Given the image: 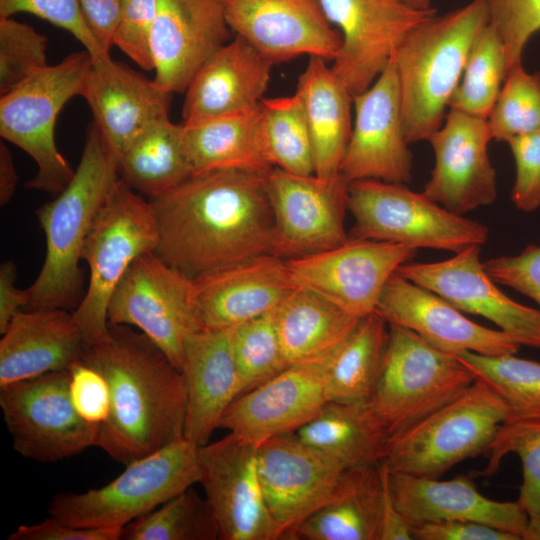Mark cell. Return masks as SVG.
I'll list each match as a JSON object with an SVG mask.
<instances>
[{
  "label": "cell",
  "instance_id": "6da1fadb",
  "mask_svg": "<svg viewBox=\"0 0 540 540\" xmlns=\"http://www.w3.org/2000/svg\"><path fill=\"white\" fill-rule=\"evenodd\" d=\"M266 176L241 170L193 174L149 199L159 236L154 253L192 280L274 255L275 222Z\"/></svg>",
  "mask_w": 540,
  "mask_h": 540
},
{
  "label": "cell",
  "instance_id": "7a4b0ae2",
  "mask_svg": "<svg viewBox=\"0 0 540 540\" xmlns=\"http://www.w3.org/2000/svg\"><path fill=\"white\" fill-rule=\"evenodd\" d=\"M106 340L87 346L82 361L106 378L110 413L98 447L124 464L184 437V376L144 333L109 327Z\"/></svg>",
  "mask_w": 540,
  "mask_h": 540
},
{
  "label": "cell",
  "instance_id": "3957f363",
  "mask_svg": "<svg viewBox=\"0 0 540 540\" xmlns=\"http://www.w3.org/2000/svg\"><path fill=\"white\" fill-rule=\"evenodd\" d=\"M118 179L117 159L93 122L72 180L36 211L46 254L38 276L27 288L29 301L24 310L60 308L73 312L80 304L84 295L79 266L83 245Z\"/></svg>",
  "mask_w": 540,
  "mask_h": 540
},
{
  "label": "cell",
  "instance_id": "277c9868",
  "mask_svg": "<svg viewBox=\"0 0 540 540\" xmlns=\"http://www.w3.org/2000/svg\"><path fill=\"white\" fill-rule=\"evenodd\" d=\"M490 22L489 0H471L413 30L394 54L409 143L442 125L469 53Z\"/></svg>",
  "mask_w": 540,
  "mask_h": 540
},
{
  "label": "cell",
  "instance_id": "5b68a950",
  "mask_svg": "<svg viewBox=\"0 0 540 540\" xmlns=\"http://www.w3.org/2000/svg\"><path fill=\"white\" fill-rule=\"evenodd\" d=\"M508 419L503 399L475 379L456 398L392 433L383 460L394 472L439 478L460 462L488 453Z\"/></svg>",
  "mask_w": 540,
  "mask_h": 540
},
{
  "label": "cell",
  "instance_id": "8992f818",
  "mask_svg": "<svg viewBox=\"0 0 540 540\" xmlns=\"http://www.w3.org/2000/svg\"><path fill=\"white\" fill-rule=\"evenodd\" d=\"M158 239L150 201L119 178L97 212L81 254L89 282L73 316L87 346L108 338L107 307L113 291L137 257L154 252Z\"/></svg>",
  "mask_w": 540,
  "mask_h": 540
},
{
  "label": "cell",
  "instance_id": "52a82bcc",
  "mask_svg": "<svg viewBox=\"0 0 540 540\" xmlns=\"http://www.w3.org/2000/svg\"><path fill=\"white\" fill-rule=\"evenodd\" d=\"M198 448L184 437L136 459L109 484L82 493H60L48 514L82 528L123 529L200 481Z\"/></svg>",
  "mask_w": 540,
  "mask_h": 540
},
{
  "label": "cell",
  "instance_id": "ba28073f",
  "mask_svg": "<svg viewBox=\"0 0 540 540\" xmlns=\"http://www.w3.org/2000/svg\"><path fill=\"white\" fill-rule=\"evenodd\" d=\"M91 66L88 51L74 52L1 95V137L24 150L37 165L26 188L57 196L72 180L75 170L57 148L55 124L64 105L81 96Z\"/></svg>",
  "mask_w": 540,
  "mask_h": 540
},
{
  "label": "cell",
  "instance_id": "9c48e42d",
  "mask_svg": "<svg viewBox=\"0 0 540 540\" xmlns=\"http://www.w3.org/2000/svg\"><path fill=\"white\" fill-rule=\"evenodd\" d=\"M355 238L458 253L482 246L486 225L455 214L406 184L365 179L348 183Z\"/></svg>",
  "mask_w": 540,
  "mask_h": 540
},
{
  "label": "cell",
  "instance_id": "30bf717a",
  "mask_svg": "<svg viewBox=\"0 0 540 540\" xmlns=\"http://www.w3.org/2000/svg\"><path fill=\"white\" fill-rule=\"evenodd\" d=\"M388 326L381 370L369 402L392 434L456 398L476 378L454 354L407 328Z\"/></svg>",
  "mask_w": 540,
  "mask_h": 540
},
{
  "label": "cell",
  "instance_id": "8fae6325",
  "mask_svg": "<svg viewBox=\"0 0 540 540\" xmlns=\"http://www.w3.org/2000/svg\"><path fill=\"white\" fill-rule=\"evenodd\" d=\"M107 323L138 328L180 371L187 337L205 329L194 281L154 252L137 257L121 278L109 300Z\"/></svg>",
  "mask_w": 540,
  "mask_h": 540
},
{
  "label": "cell",
  "instance_id": "7c38bea8",
  "mask_svg": "<svg viewBox=\"0 0 540 540\" xmlns=\"http://www.w3.org/2000/svg\"><path fill=\"white\" fill-rule=\"evenodd\" d=\"M68 370L0 386V407L14 450L55 463L97 446L100 426L82 419L69 393Z\"/></svg>",
  "mask_w": 540,
  "mask_h": 540
},
{
  "label": "cell",
  "instance_id": "4fadbf2b",
  "mask_svg": "<svg viewBox=\"0 0 540 540\" xmlns=\"http://www.w3.org/2000/svg\"><path fill=\"white\" fill-rule=\"evenodd\" d=\"M342 43L332 70L352 96L385 70L396 50L417 27L437 15L404 0H320Z\"/></svg>",
  "mask_w": 540,
  "mask_h": 540
},
{
  "label": "cell",
  "instance_id": "5bb4252c",
  "mask_svg": "<svg viewBox=\"0 0 540 540\" xmlns=\"http://www.w3.org/2000/svg\"><path fill=\"white\" fill-rule=\"evenodd\" d=\"M257 462L278 540H294L299 526L332 498L347 469L293 433L260 444Z\"/></svg>",
  "mask_w": 540,
  "mask_h": 540
},
{
  "label": "cell",
  "instance_id": "9a60e30c",
  "mask_svg": "<svg viewBox=\"0 0 540 540\" xmlns=\"http://www.w3.org/2000/svg\"><path fill=\"white\" fill-rule=\"evenodd\" d=\"M416 251L401 244L354 237L334 248L286 262L298 286L363 318L375 313L389 278L410 262Z\"/></svg>",
  "mask_w": 540,
  "mask_h": 540
},
{
  "label": "cell",
  "instance_id": "2e32d148",
  "mask_svg": "<svg viewBox=\"0 0 540 540\" xmlns=\"http://www.w3.org/2000/svg\"><path fill=\"white\" fill-rule=\"evenodd\" d=\"M275 222L274 255L285 260L345 243L348 183L273 168L266 176Z\"/></svg>",
  "mask_w": 540,
  "mask_h": 540
},
{
  "label": "cell",
  "instance_id": "e0dca14e",
  "mask_svg": "<svg viewBox=\"0 0 540 540\" xmlns=\"http://www.w3.org/2000/svg\"><path fill=\"white\" fill-rule=\"evenodd\" d=\"M353 108L351 136L340 166L343 180L410 183L412 153L394 57L369 88L353 96Z\"/></svg>",
  "mask_w": 540,
  "mask_h": 540
},
{
  "label": "cell",
  "instance_id": "ac0fdd59",
  "mask_svg": "<svg viewBox=\"0 0 540 540\" xmlns=\"http://www.w3.org/2000/svg\"><path fill=\"white\" fill-rule=\"evenodd\" d=\"M200 481L222 540H278L260 482L257 446L229 433L198 448Z\"/></svg>",
  "mask_w": 540,
  "mask_h": 540
},
{
  "label": "cell",
  "instance_id": "d6986e66",
  "mask_svg": "<svg viewBox=\"0 0 540 540\" xmlns=\"http://www.w3.org/2000/svg\"><path fill=\"white\" fill-rule=\"evenodd\" d=\"M480 245L449 259L401 265L396 273L441 296L461 312L494 323L520 346L540 349V310L505 295L480 260Z\"/></svg>",
  "mask_w": 540,
  "mask_h": 540
},
{
  "label": "cell",
  "instance_id": "ffe728a7",
  "mask_svg": "<svg viewBox=\"0 0 540 540\" xmlns=\"http://www.w3.org/2000/svg\"><path fill=\"white\" fill-rule=\"evenodd\" d=\"M491 140L487 119L448 109L428 139L435 164L422 192L458 215L491 205L497 198L496 171L488 154Z\"/></svg>",
  "mask_w": 540,
  "mask_h": 540
},
{
  "label": "cell",
  "instance_id": "44dd1931",
  "mask_svg": "<svg viewBox=\"0 0 540 540\" xmlns=\"http://www.w3.org/2000/svg\"><path fill=\"white\" fill-rule=\"evenodd\" d=\"M227 24L273 64L302 55L334 60L342 38L320 0H221Z\"/></svg>",
  "mask_w": 540,
  "mask_h": 540
},
{
  "label": "cell",
  "instance_id": "7402d4cb",
  "mask_svg": "<svg viewBox=\"0 0 540 540\" xmlns=\"http://www.w3.org/2000/svg\"><path fill=\"white\" fill-rule=\"evenodd\" d=\"M330 359L288 366L240 394L224 412L219 428L257 447L273 437L296 432L327 402L325 381Z\"/></svg>",
  "mask_w": 540,
  "mask_h": 540
},
{
  "label": "cell",
  "instance_id": "603a6c76",
  "mask_svg": "<svg viewBox=\"0 0 540 540\" xmlns=\"http://www.w3.org/2000/svg\"><path fill=\"white\" fill-rule=\"evenodd\" d=\"M375 313L388 325L407 328L451 353L516 354L520 345L499 329L482 326L434 292L396 272L386 283Z\"/></svg>",
  "mask_w": 540,
  "mask_h": 540
},
{
  "label": "cell",
  "instance_id": "cb8c5ba5",
  "mask_svg": "<svg viewBox=\"0 0 540 540\" xmlns=\"http://www.w3.org/2000/svg\"><path fill=\"white\" fill-rule=\"evenodd\" d=\"M230 31L221 0H158L151 35L154 82L171 94L185 92Z\"/></svg>",
  "mask_w": 540,
  "mask_h": 540
},
{
  "label": "cell",
  "instance_id": "d4e9b609",
  "mask_svg": "<svg viewBox=\"0 0 540 540\" xmlns=\"http://www.w3.org/2000/svg\"><path fill=\"white\" fill-rule=\"evenodd\" d=\"M194 281L205 329H230L275 310L296 288L287 262L273 254L227 265Z\"/></svg>",
  "mask_w": 540,
  "mask_h": 540
},
{
  "label": "cell",
  "instance_id": "484cf974",
  "mask_svg": "<svg viewBox=\"0 0 540 540\" xmlns=\"http://www.w3.org/2000/svg\"><path fill=\"white\" fill-rule=\"evenodd\" d=\"M81 96L118 161L143 130L168 118L172 94L108 56L92 59Z\"/></svg>",
  "mask_w": 540,
  "mask_h": 540
},
{
  "label": "cell",
  "instance_id": "4316f807",
  "mask_svg": "<svg viewBox=\"0 0 540 540\" xmlns=\"http://www.w3.org/2000/svg\"><path fill=\"white\" fill-rule=\"evenodd\" d=\"M392 498L411 524L467 520L508 532L522 540L528 516L516 502L496 501L481 494L470 475L450 480L414 476L389 469Z\"/></svg>",
  "mask_w": 540,
  "mask_h": 540
},
{
  "label": "cell",
  "instance_id": "83f0119b",
  "mask_svg": "<svg viewBox=\"0 0 540 540\" xmlns=\"http://www.w3.org/2000/svg\"><path fill=\"white\" fill-rule=\"evenodd\" d=\"M273 63L235 35L196 71L186 90L183 123L254 108L263 100Z\"/></svg>",
  "mask_w": 540,
  "mask_h": 540
},
{
  "label": "cell",
  "instance_id": "f1b7e54d",
  "mask_svg": "<svg viewBox=\"0 0 540 540\" xmlns=\"http://www.w3.org/2000/svg\"><path fill=\"white\" fill-rule=\"evenodd\" d=\"M181 371L187 391L184 438L201 447L209 442L224 412L243 392L229 329H202L189 335Z\"/></svg>",
  "mask_w": 540,
  "mask_h": 540
},
{
  "label": "cell",
  "instance_id": "f546056e",
  "mask_svg": "<svg viewBox=\"0 0 540 540\" xmlns=\"http://www.w3.org/2000/svg\"><path fill=\"white\" fill-rule=\"evenodd\" d=\"M86 348L72 311L21 310L0 340V386L69 370Z\"/></svg>",
  "mask_w": 540,
  "mask_h": 540
},
{
  "label": "cell",
  "instance_id": "4dcf8cb0",
  "mask_svg": "<svg viewBox=\"0 0 540 540\" xmlns=\"http://www.w3.org/2000/svg\"><path fill=\"white\" fill-rule=\"evenodd\" d=\"M296 93L303 104L314 158V174L340 176V166L351 136L353 96L327 60L317 56L300 74Z\"/></svg>",
  "mask_w": 540,
  "mask_h": 540
},
{
  "label": "cell",
  "instance_id": "1f68e13d",
  "mask_svg": "<svg viewBox=\"0 0 540 540\" xmlns=\"http://www.w3.org/2000/svg\"><path fill=\"white\" fill-rule=\"evenodd\" d=\"M274 316L288 366L330 359L362 319L300 286Z\"/></svg>",
  "mask_w": 540,
  "mask_h": 540
},
{
  "label": "cell",
  "instance_id": "d6a6232c",
  "mask_svg": "<svg viewBox=\"0 0 540 540\" xmlns=\"http://www.w3.org/2000/svg\"><path fill=\"white\" fill-rule=\"evenodd\" d=\"M379 462L347 468L332 498L297 529L294 540H379Z\"/></svg>",
  "mask_w": 540,
  "mask_h": 540
},
{
  "label": "cell",
  "instance_id": "836d02e7",
  "mask_svg": "<svg viewBox=\"0 0 540 540\" xmlns=\"http://www.w3.org/2000/svg\"><path fill=\"white\" fill-rule=\"evenodd\" d=\"M259 119L260 104L236 113L182 123L192 175L217 170L267 175L273 167L260 146Z\"/></svg>",
  "mask_w": 540,
  "mask_h": 540
},
{
  "label": "cell",
  "instance_id": "e575fe53",
  "mask_svg": "<svg viewBox=\"0 0 540 540\" xmlns=\"http://www.w3.org/2000/svg\"><path fill=\"white\" fill-rule=\"evenodd\" d=\"M293 434L347 468L380 462L391 436L369 400L327 401L311 421Z\"/></svg>",
  "mask_w": 540,
  "mask_h": 540
},
{
  "label": "cell",
  "instance_id": "d590c367",
  "mask_svg": "<svg viewBox=\"0 0 540 540\" xmlns=\"http://www.w3.org/2000/svg\"><path fill=\"white\" fill-rule=\"evenodd\" d=\"M119 178L149 199L161 196L192 175L183 125L169 117L143 130L117 161Z\"/></svg>",
  "mask_w": 540,
  "mask_h": 540
},
{
  "label": "cell",
  "instance_id": "8d00e7d4",
  "mask_svg": "<svg viewBox=\"0 0 540 540\" xmlns=\"http://www.w3.org/2000/svg\"><path fill=\"white\" fill-rule=\"evenodd\" d=\"M388 324L376 313L361 319L329 361L327 401L369 400L375 390L388 337Z\"/></svg>",
  "mask_w": 540,
  "mask_h": 540
},
{
  "label": "cell",
  "instance_id": "74e56055",
  "mask_svg": "<svg viewBox=\"0 0 540 540\" xmlns=\"http://www.w3.org/2000/svg\"><path fill=\"white\" fill-rule=\"evenodd\" d=\"M258 135L262 152L273 168L297 175L314 174L311 136L296 92L291 96L263 98Z\"/></svg>",
  "mask_w": 540,
  "mask_h": 540
},
{
  "label": "cell",
  "instance_id": "f35d334b",
  "mask_svg": "<svg viewBox=\"0 0 540 540\" xmlns=\"http://www.w3.org/2000/svg\"><path fill=\"white\" fill-rule=\"evenodd\" d=\"M454 355L503 399L508 421L540 419V362L515 354L487 356L464 351Z\"/></svg>",
  "mask_w": 540,
  "mask_h": 540
},
{
  "label": "cell",
  "instance_id": "ab89813d",
  "mask_svg": "<svg viewBox=\"0 0 540 540\" xmlns=\"http://www.w3.org/2000/svg\"><path fill=\"white\" fill-rule=\"evenodd\" d=\"M507 73L503 41L489 22L473 43L448 109L487 119Z\"/></svg>",
  "mask_w": 540,
  "mask_h": 540
},
{
  "label": "cell",
  "instance_id": "60d3db41",
  "mask_svg": "<svg viewBox=\"0 0 540 540\" xmlns=\"http://www.w3.org/2000/svg\"><path fill=\"white\" fill-rule=\"evenodd\" d=\"M124 540H215L219 528L205 498L191 487L122 529Z\"/></svg>",
  "mask_w": 540,
  "mask_h": 540
},
{
  "label": "cell",
  "instance_id": "b9f144b4",
  "mask_svg": "<svg viewBox=\"0 0 540 540\" xmlns=\"http://www.w3.org/2000/svg\"><path fill=\"white\" fill-rule=\"evenodd\" d=\"M229 336L242 393L288 367L276 328L274 310L230 328Z\"/></svg>",
  "mask_w": 540,
  "mask_h": 540
},
{
  "label": "cell",
  "instance_id": "7bdbcfd3",
  "mask_svg": "<svg viewBox=\"0 0 540 540\" xmlns=\"http://www.w3.org/2000/svg\"><path fill=\"white\" fill-rule=\"evenodd\" d=\"M515 453L521 460L523 480L517 502L528 520L540 517V419L503 423L489 448L488 463L477 476L494 474L501 460Z\"/></svg>",
  "mask_w": 540,
  "mask_h": 540
},
{
  "label": "cell",
  "instance_id": "ee69618b",
  "mask_svg": "<svg viewBox=\"0 0 540 540\" xmlns=\"http://www.w3.org/2000/svg\"><path fill=\"white\" fill-rule=\"evenodd\" d=\"M487 122L493 140L506 143L540 130V72L529 73L522 63L513 66Z\"/></svg>",
  "mask_w": 540,
  "mask_h": 540
},
{
  "label": "cell",
  "instance_id": "f6af8a7d",
  "mask_svg": "<svg viewBox=\"0 0 540 540\" xmlns=\"http://www.w3.org/2000/svg\"><path fill=\"white\" fill-rule=\"evenodd\" d=\"M47 38L11 17L0 18V94L47 67Z\"/></svg>",
  "mask_w": 540,
  "mask_h": 540
},
{
  "label": "cell",
  "instance_id": "bcb514c9",
  "mask_svg": "<svg viewBox=\"0 0 540 540\" xmlns=\"http://www.w3.org/2000/svg\"><path fill=\"white\" fill-rule=\"evenodd\" d=\"M490 23L506 52L507 70L522 63L524 49L540 30V0H489Z\"/></svg>",
  "mask_w": 540,
  "mask_h": 540
},
{
  "label": "cell",
  "instance_id": "7dc6e473",
  "mask_svg": "<svg viewBox=\"0 0 540 540\" xmlns=\"http://www.w3.org/2000/svg\"><path fill=\"white\" fill-rule=\"evenodd\" d=\"M26 12L68 31L89 52L92 59L110 56L105 53L84 19L79 0H0V18Z\"/></svg>",
  "mask_w": 540,
  "mask_h": 540
},
{
  "label": "cell",
  "instance_id": "c3c4849f",
  "mask_svg": "<svg viewBox=\"0 0 540 540\" xmlns=\"http://www.w3.org/2000/svg\"><path fill=\"white\" fill-rule=\"evenodd\" d=\"M158 0H121L113 45L144 70H154L151 35Z\"/></svg>",
  "mask_w": 540,
  "mask_h": 540
},
{
  "label": "cell",
  "instance_id": "681fc988",
  "mask_svg": "<svg viewBox=\"0 0 540 540\" xmlns=\"http://www.w3.org/2000/svg\"><path fill=\"white\" fill-rule=\"evenodd\" d=\"M516 167L511 200L515 207L532 212L540 207V130L507 142Z\"/></svg>",
  "mask_w": 540,
  "mask_h": 540
},
{
  "label": "cell",
  "instance_id": "f907efd6",
  "mask_svg": "<svg viewBox=\"0 0 540 540\" xmlns=\"http://www.w3.org/2000/svg\"><path fill=\"white\" fill-rule=\"evenodd\" d=\"M69 393L79 416L86 422L101 426L110 413V390L104 375L83 361L69 370Z\"/></svg>",
  "mask_w": 540,
  "mask_h": 540
},
{
  "label": "cell",
  "instance_id": "816d5d0a",
  "mask_svg": "<svg viewBox=\"0 0 540 540\" xmlns=\"http://www.w3.org/2000/svg\"><path fill=\"white\" fill-rule=\"evenodd\" d=\"M497 283L531 298L540 306V246L530 245L517 255H504L483 262Z\"/></svg>",
  "mask_w": 540,
  "mask_h": 540
},
{
  "label": "cell",
  "instance_id": "f5cc1de1",
  "mask_svg": "<svg viewBox=\"0 0 540 540\" xmlns=\"http://www.w3.org/2000/svg\"><path fill=\"white\" fill-rule=\"evenodd\" d=\"M415 540H520L495 527L467 520L423 522L412 525Z\"/></svg>",
  "mask_w": 540,
  "mask_h": 540
},
{
  "label": "cell",
  "instance_id": "db71d44e",
  "mask_svg": "<svg viewBox=\"0 0 540 540\" xmlns=\"http://www.w3.org/2000/svg\"><path fill=\"white\" fill-rule=\"evenodd\" d=\"M122 529L82 528L49 517L42 522L20 525L8 540H120Z\"/></svg>",
  "mask_w": 540,
  "mask_h": 540
},
{
  "label": "cell",
  "instance_id": "11a10c76",
  "mask_svg": "<svg viewBox=\"0 0 540 540\" xmlns=\"http://www.w3.org/2000/svg\"><path fill=\"white\" fill-rule=\"evenodd\" d=\"M87 26L101 49L109 54L118 23L121 0H79Z\"/></svg>",
  "mask_w": 540,
  "mask_h": 540
},
{
  "label": "cell",
  "instance_id": "9f6ffc18",
  "mask_svg": "<svg viewBox=\"0 0 540 540\" xmlns=\"http://www.w3.org/2000/svg\"><path fill=\"white\" fill-rule=\"evenodd\" d=\"M382 476V504L379 540H411L412 525L398 510L390 491L389 468L382 459L379 462Z\"/></svg>",
  "mask_w": 540,
  "mask_h": 540
},
{
  "label": "cell",
  "instance_id": "6f0895ef",
  "mask_svg": "<svg viewBox=\"0 0 540 540\" xmlns=\"http://www.w3.org/2000/svg\"><path fill=\"white\" fill-rule=\"evenodd\" d=\"M17 268L13 261H5L0 266V333L7 329L13 317L24 310L29 301L27 289L15 286Z\"/></svg>",
  "mask_w": 540,
  "mask_h": 540
},
{
  "label": "cell",
  "instance_id": "680465c9",
  "mask_svg": "<svg viewBox=\"0 0 540 540\" xmlns=\"http://www.w3.org/2000/svg\"><path fill=\"white\" fill-rule=\"evenodd\" d=\"M18 175L14 160L8 147L0 142V204L5 206L12 198Z\"/></svg>",
  "mask_w": 540,
  "mask_h": 540
},
{
  "label": "cell",
  "instance_id": "91938a15",
  "mask_svg": "<svg viewBox=\"0 0 540 540\" xmlns=\"http://www.w3.org/2000/svg\"><path fill=\"white\" fill-rule=\"evenodd\" d=\"M522 540H540V517L535 520H528Z\"/></svg>",
  "mask_w": 540,
  "mask_h": 540
},
{
  "label": "cell",
  "instance_id": "94428289",
  "mask_svg": "<svg viewBox=\"0 0 540 540\" xmlns=\"http://www.w3.org/2000/svg\"><path fill=\"white\" fill-rule=\"evenodd\" d=\"M408 4H410L413 7L419 8V9H431L432 7V0H404Z\"/></svg>",
  "mask_w": 540,
  "mask_h": 540
}]
</instances>
